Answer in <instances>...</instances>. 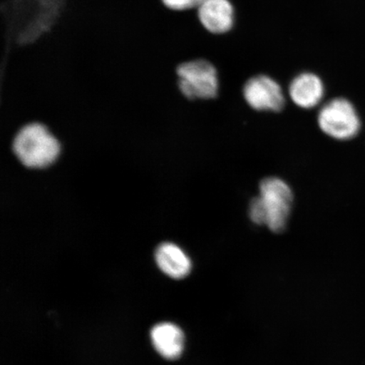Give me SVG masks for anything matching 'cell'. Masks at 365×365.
<instances>
[{"instance_id": "3957f363", "label": "cell", "mask_w": 365, "mask_h": 365, "mask_svg": "<svg viewBox=\"0 0 365 365\" xmlns=\"http://www.w3.org/2000/svg\"><path fill=\"white\" fill-rule=\"evenodd\" d=\"M319 130L336 140L354 138L361 130V120L357 109L349 100L336 98L319 109L317 117Z\"/></svg>"}, {"instance_id": "8992f818", "label": "cell", "mask_w": 365, "mask_h": 365, "mask_svg": "<svg viewBox=\"0 0 365 365\" xmlns=\"http://www.w3.org/2000/svg\"><path fill=\"white\" fill-rule=\"evenodd\" d=\"M198 18L205 29L214 34L230 31L235 23V9L230 0H202Z\"/></svg>"}, {"instance_id": "6da1fadb", "label": "cell", "mask_w": 365, "mask_h": 365, "mask_svg": "<svg viewBox=\"0 0 365 365\" xmlns=\"http://www.w3.org/2000/svg\"><path fill=\"white\" fill-rule=\"evenodd\" d=\"M13 150L25 167L44 168L56 161L61 153V145L47 127L31 123L18 132L14 139Z\"/></svg>"}, {"instance_id": "9c48e42d", "label": "cell", "mask_w": 365, "mask_h": 365, "mask_svg": "<svg viewBox=\"0 0 365 365\" xmlns=\"http://www.w3.org/2000/svg\"><path fill=\"white\" fill-rule=\"evenodd\" d=\"M150 339L155 349L164 359L175 360L184 352V332L175 324H158L150 331Z\"/></svg>"}, {"instance_id": "52a82bcc", "label": "cell", "mask_w": 365, "mask_h": 365, "mask_svg": "<svg viewBox=\"0 0 365 365\" xmlns=\"http://www.w3.org/2000/svg\"><path fill=\"white\" fill-rule=\"evenodd\" d=\"M289 95L296 106L312 109L322 102L325 86L318 76L310 72L301 73L292 80Z\"/></svg>"}, {"instance_id": "8fae6325", "label": "cell", "mask_w": 365, "mask_h": 365, "mask_svg": "<svg viewBox=\"0 0 365 365\" xmlns=\"http://www.w3.org/2000/svg\"><path fill=\"white\" fill-rule=\"evenodd\" d=\"M93 70H94V68H93ZM96 71H99V70H96ZM105 72H108V71H105ZM110 73H113V72H110ZM114 74H117V73H114ZM118 75H121V74H118Z\"/></svg>"}, {"instance_id": "5b68a950", "label": "cell", "mask_w": 365, "mask_h": 365, "mask_svg": "<svg viewBox=\"0 0 365 365\" xmlns=\"http://www.w3.org/2000/svg\"><path fill=\"white\" fill-rule=\"evenodd\" d=\"M244 98L257 111L280 112L285 105V96L278 82L267 76H257L246 82Z\"/></svg>"}, {"instance_id": "7a4b0ae2", "label": "cell", "mask_w": 365, "mask_h": 365, "mask_svg": "<svg viewBox=\"0 0 365 365\" xmlns=\"http://www.w3.org/2000/svg\"><path fill=\"white\" fill-rule=\"evenodd\" d=\"M264 226L276 234L285 230L290 217L294 194L291 187L277 177L264 179L259 186Z\"/></svg>"}, {"instance_id": "ba28073f", "label": "cell", "mask_w": 365, "mask_h": 365, "mask_svg": "<svg viewBox=\"0 0 365 365\" xmlns=\"http://www.w3.org/2000/svg\"><path fill=\"white\" fill-rule=\"evenodd\" d=\"M155 259L160 270L173 279H182L189 276L192 269L189 255L179 245L170 242L158 246Z\"/></svg>"}, {"instance_id": "30bf717a", "label": "cell", "mask_w": 365, "mask_h": 365, "mask_svg": "<svg viewBox=\"0 0 365 365\" xmlns=\"http://www.w3.org/2000/svg\"><path fill=\"white\" fill-rule=\"evenodd\" d=\"M162 6L172 11H186L198 8L202 0H160Z\"/></svg>"}, {"instance_id": "277c9868", "label": "cell", "mask_w": 365, "mask_h": 365, "mask_svg": "<svg viewBox=\"0 0 365 365\" xmlns=\"http://www.w3.org/2000/svg\"><path fill=\"white\" fill-rule=\"evenodd\" d=\"M178 86L187 99H212L219 88L217 72L204 59L182 62L176 68Z\"/></svg>"}, {"instance_id": "7c38bea8", "label": "cell", "mask_w": 365, "mask_h": 365, "mask_svg": "<svg viewBox=\"0 0 365 365\" xmlns=\"http://www.w3.org/2000/svg\"><path fill=\"white\" fill-rule=\"evenodd\" d=\"M93 71H96V70H93ZM103 72H105V71H103ZM107 73H110V72H107ZM112 74H114V73H112ZM116 75H118V74H116Z\"/></svg>"}]
</instances>
